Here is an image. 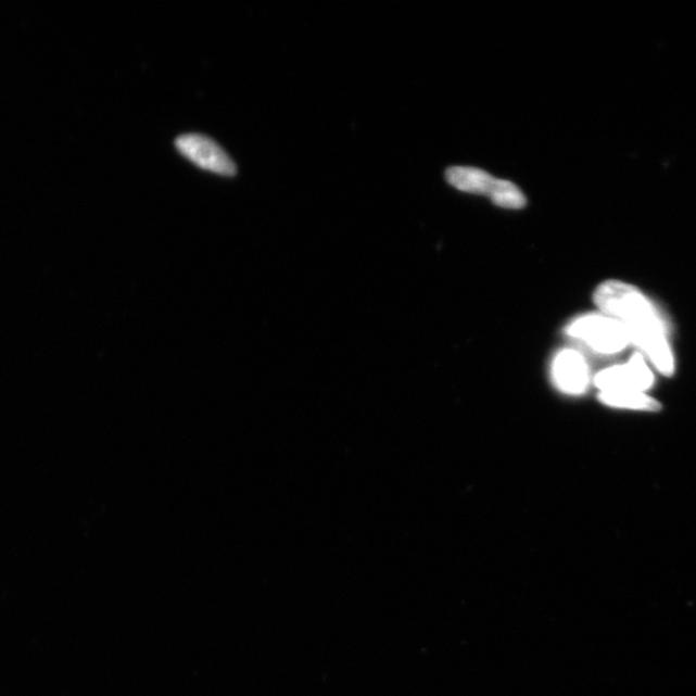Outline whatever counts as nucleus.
Instances as JSON below:
<instances>
[{"instance_id": "f257e3e1", "label": "nucleus", "mask_w": 696, "mask_h": 696, "mask_svg": "<svg viewBox=\"0 0 696 696\" xmlns=\"http://www.w3.org/2000/svg\"><path fill=\"white\" fill-rule=\"evenodd\" d=\"M594 301L599 312L623 324L631 343L659 374L673 376L676 363L665 322L658 308L640 289L623 281L608 280L598 286Z\"/></svg>"}, {"instance_id": "f03ea898", "label": "nucleus", "mask_w": 696, "mask_h": 696, "mask_svg": "<svg viewBox=\"0 0 696 696\" xmlns=\"http://www.w3.org/2000/svg\"><path fill=\"white\" fill-rule=\"evenodd\" d=\"M567 334L592 353L605 356L622 353L631 343L623 324L603 313L578 316L567 327Z\"/></svg>"}, {"instance_id": "7ed1b4c3", "label": "nucleus", "mask_w": 696, "mask_h": 696, "mask_svg": "<svg viewBox=\"0 0 696 696\" xmlns=\"http://www.w3.org/2000/svg\"><path fill=\"white\" fill-rule=\"evenodd\" d=\"M446 181L454 189L468 194L486 195L502 208L521 210L527 204V198L518 185L495 178L479 168L452 167L446 170Z\"/></svg>"}, {"instance_id": "20e7f679", "label": "nucleus", "mask_w": 696, "mask_h": 696, "mask_svg": "<svg viewBox=\"0 0 696 696\" xmlns=\"http://www.w3.org/2000/svg\"><path fill=\"white\" fill-rule=\"evenodd\" d=\"M175 147L186 161L213 175L232 177L237 175V164L211 137L202 134H185L177 137Z\"/></svg>"}, {"instance_id": "39448f33", "label": "nucleus", "mask_w": 696, "mask_h": 696, "mask_svg": "<svg viewBox=\"0 0 696 696\" xmlns=\"http://www.w3.org/2000/svg\"><path fill=\"white\" fill-rule=\"evenodd\" d=\"M594 382L599 392H645L654 384V375L645 356L636 353L629 363L599 371Z\"/></svg>"}, {"instance_id": "423d86ee", "label": "nucleus", "mask_w": 696, "mask_h": 696, "mask_svg": "<svg viewBox=\"0 0 696 696\" xmlns=\"http://www.w3.org/2000/svg\"><path fill=\"white\" fill-rule=\"evenodd\" d=\"M551 378L562 394L582 395L591 382L590 365L578 350L562 349L551 363Z\"/></svg>"}, {"instance_id": "0eeeda50", "label": "nucleus", "mask_w": 696, "mask_h": 696, "mask_svg": "<svg viewBox=\"0 0 696 696\" xmlns=\"http://www.w3.org/2000/svg\"><path fill=\"white\" fill-rule=\"evenodd\" d=\"M599 402L611 408L659 412L661 405L645 392H599Z\"/></svg>"}]
</instances>
